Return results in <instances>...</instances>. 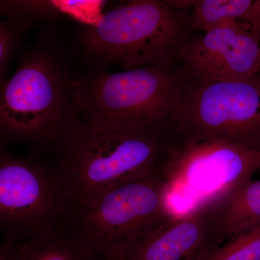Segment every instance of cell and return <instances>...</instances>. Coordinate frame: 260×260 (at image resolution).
Masks as SVG:
<instances>
[{"label": "cell", "mask_w": 260, "mask_h": 260, "mask_svg": "<svg viewBox=\"0 0 260 260\" xmlns=\"http://www.w3.org/2000/svg\"><path fill=\"white\" fill-rule=\"evenodd\" d=\"M45 37L22 54L1 85V144L20 143L54 150L80 122L73 99L75 77L67 56Z\"/></svg>", "instance_id": "cell-1"}, {"label": "cell", "mask_w": 260, "mask_h": 260, "mask_svg": "<svg viewBox=\"0 0 260 260\" xmlns=\"http://www.w3.org/2000/svg\"><path fill=\"white\" fill-rule=\"evenodd\" d=\"M184 82L182 70L174 67L118 73L101 68L75 77L73 99L80 122L90 129L171 136Z\"/></svg>", "instance_id": "cell-2"}, {"label": "cell", "mask_w": 260, "mask_h": 260, "mask_svg": "<svg viewBox=\"0 0 260 260\" xmlns=\"http://www.w3.org/2000/svg\"><path fill=\"white\" fill-rule=\"evenodd\" d=\"M169 135L153 132L102 131L81 122L55 150V166L72 208L131 181L160 173Z\"/></svg>", "instance_id": "cell-3"}, {"label": "cell", "mask_w": 260, "mask_h": 260, "mask_svg": "<svg viewBox=\"0 0 260 260\" xmlns=\"http://www.w3.org/2000/svg\"><path fill=\"white\" fill-rule=\"evenodd\" d=\"M189 29L187 9L175 1L132 0L85 25L80 47L89 61L102 67H174L190 41Z\"/></svg>", "instance_id": "cell-4"}, {"label": "cell", "mask_w": 260, "mask_h": 260, "mask_svg": "<svg viewBox=\"0 0 260 260\" xmlns=\"http://www.w3.org/2000/svg\"><path fill=\"white\" fill-rule=\"evenodd\" d=\"M173 218L167 184L156 173L72 208L64 227L95 258L120 260L133 244Z\"/></svg>", "instance_id": "cell-5"}, {"label": "cell", "mask_w": 260, "mask_h": 260, "mask_svg": "<svg viewBox=\"0 0 260 260\" xmlns=\"http://www.w3.org/2000/svg\"><path fill=\"white\" fill-rule=\"evenodd\" d=\"M260 150L225 140L172 142L160 170L174 218L215 204L251 180Z\"/></svg>", "instance_id": "cell-6"}, {"label": "cell", "mask_w": 260, "mask_h": 260, "mask_svg": "<svg viewBox=\"0 0 260 260\" xmlns=\"http://www.w3.org/2000/svg\"><path fill=\"white\" fill-rule=\"evenodd\" d=\"M172 138L174 142L225 140L260 150V75L217 82L185 76Z\"/></svg>", "instance_id": "cell-7"}, {"label": "cell", "mask_w": 260, "mask_h": 260, "mask_svg": "<svg viewBox=\"0 0 260 260\" xmlns=\"http://www.w3.org/2000/svg\"><path fill=\"white\" fill-rule=\"evenodd\" d=\"M71 205L56 167L37 156L0 155V229L27 242L64 225Z\"/></svg>", "instance_id": "cell-8"}, {"label": "cell", "mask_w": 260, "mask_h": 260, "mask_svg": "<svg viewBox=\"0 0 260 260\" xmlns=\"http://www.w3.org/2000/svg\"><path fill=\"white\" fill-rule=\"evenodd\" d=\"M188 79L236 81L260 75V42L239 20H231L191 39L181 56Z\"/></svg>", "instance_id": "cell-9"}, {"label": "cell", "mask_w": 260, "mask_h": 260, "mask_svg": "<svg viewBox=\"0 0 260 260\" xmlns=\"http://www.w3.org/2000/svg\"><path fill=\"white\" fill-rule=\"evenodd\" d=\"M214 206L203 205L173 218L133 244L120 260H208L225 242Z\"/></svg>", "instance_id": "cell-10"}, {"label": "cell", "mask_w": 260, "mask_h": 260, "mask_svg": "<svg viewBox=\"0 0 260 260\" xmlns=\"http://www.w3.org/2000/svg\"><path fill=\"white\" fill-rule=\"evenodd\" d=\"M214 216L224 240L260 225V179L249 181L215 204Z\"/></svg>", "instance_id": "cell-11"}, {"label": "cell", "mask_w": 260, "mask_h": 260, "mask_svg": "<svg viewBox=\"0 0 260 260\" xmlns=\"http://www.w3.org/2000/svg\"><path fill=\"white\" fill-rule=\"evenodd\" d=\"M253 0H193L184 1L189 28L208 32L231 20H243Z\"/></svg>", "instance_id": "cell-12"}, {"label": "cell", "mask_w": 260, "mask_h": 260, "mask_svg": "<svg viewBox=\"0 0 260 260\" xmlns=\"http://www.w3.org/2000/svg\"><path fill=\"white\" fill-rule=\"evenodd\" d=\"M64 225L25 244L24 260H98Z\"/></svg>", "instance_id": "cell-13"}, {"label": "cell", "mask_w": 260, "mask_h": 260, "mask_svg": "<svg viewBox=\"0 0 260 260\" xmlns=\"http://www.w3.org/2000/svg\"><path fill=\"white\" fill-rule=\"evenodd\" d=\"M208 260H260V225L228 239Z\"/></svg>", "instance_id": "cell-14"}, {"label": "cell", "mask_w": 260, "mask_h": 260, "mask_svg": "<svg viewBox=\"0 0 260 260\" xmlns=\"http://www.w3.org/2000/svg\"><path fill=\"white\" fill-rule=\"evenodd\" d=\"M23 24L8 20L0 24V85L8 80V73L14 54L18 49L22 34L26 30Z\"/></svg>", "instance_id": "cell-15"}, {"label": "cell", "mask_w": 260, "mask_h": 260, "mask_svg": "<svg viewBox=\"0 0 260 260\" xmlns=\"http://www.w3.org/2000/svg\"><path fill=\"white\" fill-rule=\"evenodd\" d=\"M25 244L4 239L0 246V260H24Z\"/></svg>", "instance_id": "cell-16"}, {"label": "cell", "mask_w": 260, "mask_h": 260, "mask_svg": "<svg viewBox=\"0 0 260 260\" xmlns=\"http://www.w3.org/2000/svg\"><path fill=\"white\" fill-rule=\"evenodd\" d=\"M249 30L260 42V0L253 2L247 15L244 18Z\"/></svg>", "instance_id": "cell-17"}, {"label": "cell", "mask_w": 260, "mask_h": 260, "mask_svg": "<svg viewBox=\"0 0 260 260\" xmlns=\"http://www.w3.org/2000/svg\"><path fill=\"white\" fill-rule=\"evenodd\" d=\"M98 260H105V259H99Z\"/></svg>", "instance_id": "cell-18"}]
</instances>
